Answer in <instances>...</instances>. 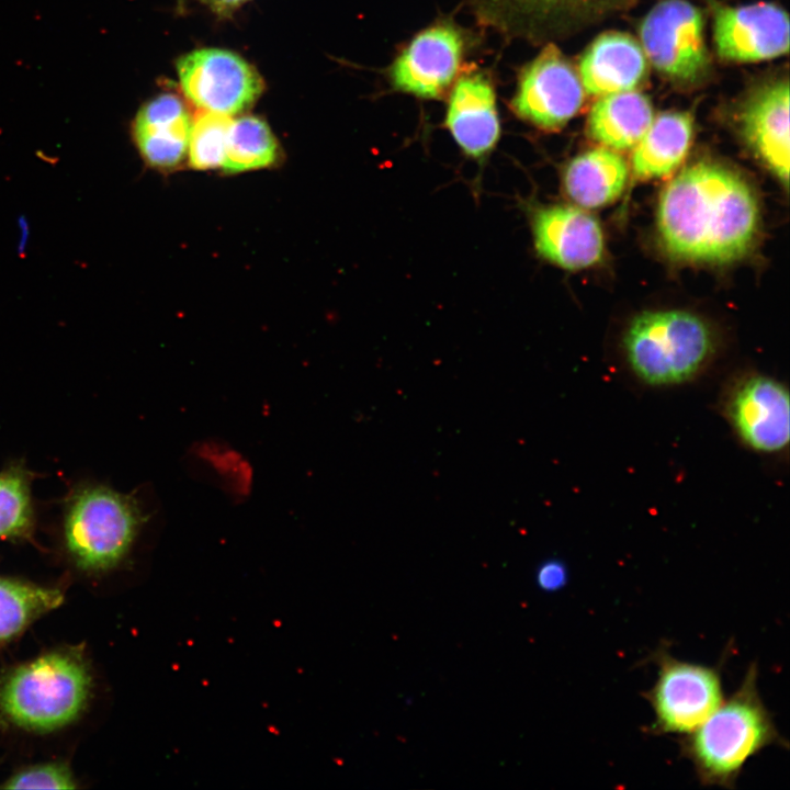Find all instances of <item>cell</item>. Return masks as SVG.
Wrapping results in <instances>:
<instances>
[{
  "label": "cell",
  "instance_id": "1",
  "mask_svg": "<svg viewBox=\"0 0 790 790\" xmlns=\"http://www.w3.org/2000/svg\"><path fill=\"white\" fill-rule=\"evenodd\" d=\"M657 229L676 260L722 264L744 257L759 227V206L746 180L711 161L684 168L659 195Z\"/></svg>",
  "mask_w": 790,
  "mask_h": 790
},
{
  "label": "cell",
  "instance_id": "2",
  "mask_svg": "<svg viewBox=\"0 0 790 790\" xmlns=\"http://www.w3.org/2000/svg\"><path fill=\"white\" fill-rule=\"evenodd\" d=\"M757 680L758 667L753 663L738 689L680 738V754L701 785L733 789L749 758L769 746L788 747L760 698Z\"/></svg>",
  "mask_w": 790,
  "mask_h": 790
},
{
  "label": "cell",
  "instance_id": "3",
  "mask_svg": "<svg viewBox=\"0 0 790 790\" xmlns=\"http://www.w3.org/2000/svg\"><path fill=\"white\" fill-rule=\"evenodd\" d=\"M92 687L82 650L46 652L0 678V723L41 733L66 726L86 709Z\"/></svg>",
  "mask_w": 790,
  "mask_h": 790
},
{
  "label": "cell",
  "instance_id": "4",
  "mask_svg": "<svg viewBox=\"0 0 790 790\" xmlns=\"http://www.w3.org/2000/svg\"><path fill=\"white\" fill-rule=\"evenodd\" d=\"M60 518L63 548L87 573H103L122 563L147 519L134 495L89 481L70 489Z\"/></svg>",
  "mask_w": 790,
  "mask_h": 790
},
{
  "label": "cell",
  "instance_id": "5",
  "mask_svg": "<svg viewBox=\"0 0 790 790\" xmlns=\"http://www.w3.org/2000/svg\"><path fill=\"white\" fill-rule=\"evenodd\" d=\"M622 345L634 376L657 387L693 380L709 365L716 349L710 326L679 309L637 315L627 328Z\"/></svg>",
  "mask_w": 790,
  "mask_h": 790
},
{
  "label": "cell",
  "instance_id": "6",
  "mask_svg": "<svg viewBox=\"0 0 790 790\" xmlns=\"http://www.w3.org/2000/svg\"><path fill=\"white\" fill-rule=\"evenodd\" d=\"M652 658L658 668L657 679L642 693L654 712L648 734H688L724 701L720 665L679 661L665 647L655 651Z\"/></svg>",
  "mask_w": 790,
  "mask_h": 790
},
{
  "label": "cell",
  "instance_id": "7",
  "mask_svg": "<svg viewBox=\"0 0 790 790\" xmlns=\"http://www.w3.org/2000/svg\"><path fill=\"white\" fill-rule=\"evenodd\" d=\"M642 49L662 74L681 81L699 78L708 65L701 12L687 0H663L640 29Z\"/></svg>",
  "mask_w": 790,
  "mask_h": 790
},
{
  "label": "cell",
  "instance_id": "8",
  "mask_svg": "<svg viewBox=\"0 0 790 790\" xmlns=\"http://www.w3.org/2000/svg\"><path fill=\"white\" fill-rule=\"evenodd\" d=\"M788 388L759 373L737 377L723 398V413L741 441L756 452L780 453L790 435Z\"/></svg>",
  "mask_w": 790,
  "mask_h": 790
},
{
  "label": "cell",
  "instance_id": "9",
  "mask_svg": "<svg viewBox=\"0 0 790 790\" xmlns=\"http://www.w3.org/2000/svg\"><path fill=\"white\" fill-rule=\"evenodd\" d=\"M184 94L203 110L239 113L261 94L258 72L240 56L218 48L192 52L177 64Z\"/></svg>",
  "mask_w": 790,
  "mask_h": 790
},
{
  "label": "cell",
  "instance_id": "10",
  "mask_svg": "<svg viewBox=\"0 0 790 790\" xmlns=\"http://www.w3.org/2000/svg\"><path fill=\"white\" fill-rule=\"evenodd\" d=\"M583 101L579 76L562 53L549 45L521 72L511 108L522 120L553 131L564 126Z\"/></svg>",
  "mask_w": 790,
  "mask_h": 790
},
{
  "label": "cell",
  "instance_id": "11",
  "mask_svg": "<svg viewBox=\"0 0 790 790\" xmlns=\"http://www.w3.org/2000/svg\"><path fill=\"white\" fill-rule=\"evenodd\" d=\"M463 38L451 24L439 23L418 33L391 68L393 86L420 98H440L458 74Z\"/></svg>",
  "mask_w": 790,
  "mask_h": 790
},
{
  "label": "cell",
  "instance_id": "12",
  "mask_svg": "<svg viewBox=\"0 0 790 790\" xmlns=\"http://www.w3.org/2000/svg\"><path fill=\"white\" fill-rule=\"evenodd\" d=\"M719 56L733 61H759L789 50V19L772 3L716 9L713 24Z\"/></svg>",
  "mask_w": 790,
  "mask_h": 790
},
{
  "label": "cell",
  "instance_id": "13",
  "mask_svg": "<svg viewBox=\"0 0 790 790\" xmlns=\"http://www.w3.org/2000/svg\"><path fill=\"white\" fill-rule=\"evenodd\" d=\"M531 226L538 253L563 269H585L603 257L605 240L600 224L577 206L537 208Z\"/></svg>",
  "mask_w": 790,
  "mask_h": 790
},
{
  "label": "cell",
  "instance_id": "14",
  "mask_svg": "<svg viewBox=\"0 0 790 790\" xmlns=\"http://www.w3.org/2000/svg\"><path fill=\"white\" fill-rule=\"evenodd\" d=\"M744 138L764 165L788 188L789 84L772 82L758 90L741 112Z\"/></svg>",
  "mask_w": 790,
  "mask_h": 790
},
{
  "label": "cell",
  "instance_id": "15",
  "mask_svg": "<svg viewBox=\"0 0 790 790\" xmlns=\"http://www.w3.org/2000/svg\"><path fill=\"white\" fill-rule=\"evenodd\" d=\"M445 124L469 157H486L496 146L500 125L490 82L482 75H464L450 95Z\"/></svg>",
  "mask_w": 790,
  "mask_h": 790
},
{
  "label": "cell",
  "instance_id": "16",
  "mask_svg": "<svg viewBox=\"0 0 790 790\" xmlns=\"http://www.w3.org/2000/svg\"><path fill=\"white\" fill-rule=\"evenodd\" d=\"M191 122L181 99L161 94L145 103L132 122V139L145 163L167 170L188 151Z\"/></svg>",
  "mask_w": 790,
  "mask_h": 790
},
{
  "label": "cell",
  "instance_id": "17",
  "mask_svg": "<svg viewBox=\"0 0 790 790\" xmlns=\"http://www.w3.org/2000/svg\"><path fill=\"white\" fill-rule=\"evenodd\" d=\"M646 56L628 34L608 32L598 36L580 59L584 91L602 97L633 90L644 78Z\"/></svg>",
  "mask_w": 790,
  "mask_h": 790
},
{
  "label": "cell",
  "instance_id": "18",
  "mask_svg": "<svg viewBox=\"0 0 790 790\" xmlns=\"http://www.w3.org/2000/svg\"><path fill=\"white\" fill-rule=\"evenodd\" d=\"M629 168L616 150L600 147L573 158L563 171L567 198L584 208H597L614 202L623 192Z\"/></svg>",
  "mask_w": 790,
  "mask_h": 790
},
{
  "label": "cell",
  "instance_id": "19",
  "mask_svg": "<svg viewBox=\"0 0 790 790\" xmlns=\"http://www.w3.org/2000/svg\"><path fill=\"white\" fill-rule=\"evenodd\" d=\"M693 122L685 112H665L654 117L633 147L632 170L640 180L664 178L677 169L687 156Z\"/></svg>",
  "mask_w": 790,
  "mask_h": 790
},
{
  "label": "cell",
  "instance_id": "20",
  "mask_svg": "<svg viewBox=\"0 0 790 790\" xmlns=\"http://www.w3.org/2000/svg\"><path fill=\"white\" fill-rule=\"evenodd\" d=\"M653 108L642 93L629 90L600 97L591 106L588 135L612 150L633 148L652 123Z\"/></svg>",
  "mask_w": 790,
  "mask_h": 790
},
{
  "label": "cell",
  "instance_id": "21",
  "mask_svg": "<svg viewBox=\"0 0 790 790\" xmlns=\"http://www.w3.org/2000/svg\"><path fill=\"white\" fill-rule=\"evenodd\" d=\"M63 600L59 588L0 576V644L16 637Z\"/></svg>",
  "mask_w": 790,
  "mask_h": 790
},
{
  "label": "cell",
  "instance_id": "22",
  "mask_svg": "<svg viewBox=\"0 0 790 790\" xmlns=\"http://www.w3.org/2000/svg\"><path fill=\"white\" fill-rule=\"evenodd\" d=\"M35 473L20 460L0 471V540L25 541L36 528L32 483Z\"/></svg>",
  "mask_w": 790,
  "mask_h": 790
},
{
  "label": "cell",
  "instance_id": "23",
  "mask_svg": "<svg viewBox=\"0 0 790 790\" xmlns=\"http://www.w3.org/2000/svg\"><path fill=\"white\" fill-rule=\"evenodd\" d=\"M278 151L268 124L255 116H242L232 121L222 168L227 173L266 168L276 160Z\"/></svg>",
  "mask_w": 790,
  "mask_h": 790
},
{
  "label": "cell",
  "instance_id": "24",
  "mask_svg": "<svg viewBox=\"0 0 790 790\" xmlns=\"http://www.w3.org/2000/svg\"><path fill=\"white\" fill-rule=\"evenodd\" d=\"M232 121L226 114L206 110L196 116L188 145L192 168L208 170L223 166Z\"/></svg>",
  "mask_w": 790,
  "mask_h": 790
},
{
  "label": "cell",
  "instance_id": "25",
  "mask_svg": "<svg viewBox=\"0 0 790 790\" xmlns=\"http://www.w3.org/2000/svg\"><path fill=\"white\" fill-rule=\"evenodd\" d=\"M588 0H478L483 13L489 20L518 25L527 21L541 19L550 13L560 12Z\"/></svg>",
  "mask_w": 790,
  "mask_h": 790
},
{
  "label": "cell",
  "instance_id": "26",
  "mask_svg": "<svg viewBox=\"0 0 790 790\" xmlns=\"http://www.w3.org/2000/svg\"><path fill=\"white\" fill-rule=\"evenodd\" d=\"M7 789H74L76 780L63 763H47L25 767L1 786Z\"/></svg>",
  "mask_w": 790,
  "mask_h": 790
},
{
  "label": "cell",
  "instance_id": "27",
  "mask_svg": "<svg viewBox=\"0 0 790 790\" xmlns=\"http://www.w3.org/2000/svg\"><path fill=\"white\" fill-rule=\"evenodd\" d=\"M567 580V568L565 564L558 560L544 561L535 572L537 586L546 592L561 590L565 587Z\"/></svg>",
  "mask_w": 790,
  "mask_h": 790
},
{
  "label": "cell",
  "instance_id": "28",
  "mask_svg": "<svg viewBox=\"0 0 790 790\" xmlns=\"http://www.w3.org/2000/svg\"><path fill=\"white\" fill-rule=\"evenodd\" d=\"M212 3L218 9V10H228L233 9L240 3L245 2L246 0H211Z\"/></svg>",
  "mask_w": 790,
  "mask_h": 790
}]
</instances>
